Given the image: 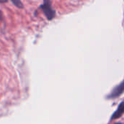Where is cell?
Instances as JSON below:
<instances>
[{
  "instance_id": "cell-1",
  "label": "cell",
  "mask_w": 124,
  "mask_h": 124,
  "mask_svg": "<svg viewBox=\"0 0 124 124\" xmlns=\"http://www.w3.org/2000/svg\"><path fill=\"white\" fill-rule=\"evenodd\" d=\"M39 9H41L47 18L48 21H51L55 16V11L52 8L51 0H44L43 4L39 6Z\"/></svg>"
},
{
  "instance_id": "cell-2",
  "label": "cell",
  "mask_w": 124,
  "mask_h": 124,
  "mask_svg": "<svg viewBox=\"0 0 124 124\" xmlns=\"http://www.w3.org/2000/svg\"><path fill=\"white\" fill-rule=\"evenodd\" d=\"M124 92V80L121 82L120 84L115 86L113 90L111 91V93L107 96V99H113L119 97Z\"/></svg>"
},
{
  "instance_id": "cell-3",
  "label": "cell",
  "mask_w": 124,
  "mask_h": 124,
  "mask_svg": "<svg viewBox=\"0 0 124 124\" xmlns=\"http://www.w3.org/2000/svg\"><path fill=\"white\" fill-rule=\"evenodd\" d=\"M124 113V100L121 101V103L119 104L117 110L114 112L112 116L111 117V120H115L117 118H120Z\"/></svg>"
},
{
  "instance_id": "cell-4",
  "label": "cell",
  "mask_w": 124,
  "mask_h": 124,
  "mask_svg": "<svg viewBox=\"0 0 124 124\" xmlns=\"http://www.w3.org/2000/svg\"><path fill=\"white\" fill-rule=\"evenodd\" d=\"M12 3L18 8L19 9H23V4L21 2V0H10Z\"/></svg>"
},
{
  "instance_id": "cell-5",
  "label": "cell",
  "mask_w": 124,
  "mask_h": 124,
  "mask_svg": "<svg viewBox=\"0 0 124 124\" xmlns=\"http://www.w3.org/2000/svg\"><path fill=\"white\" fill-rule=\"evenodd\" d=\"M8 2V0H0V4H5Z\"/></svg>"
},
{
  "instance_id": "cell-6",
  "label": "cell",
  "mask_w": 124,
  "mask_h": 124,
  "mask_svg": "<svg viewBox=\"0 0 124 124\" xmlns=\"http://www.w3.org/2000/svg\"><path fill=\"white\" fill-rule=\"evenodd\" d=\"M2 19H3V13L1 10H0V21H2Z\"/></svg>"
},
{
  "instance_id": "cell-7",
  "label": "cell",
  "mask_w": 124,
  "mask_h": 124,
  "mask_svg": "<svg viewBox=\"0 0 124 124\" xmlns=\"http://www.w3.org/2000/svg\"><path fill=\"white\" fill-rule=\"evenodd\" d=\"M115 124H122L121 123H115Z\"/></svg>"
}]
</instances>
